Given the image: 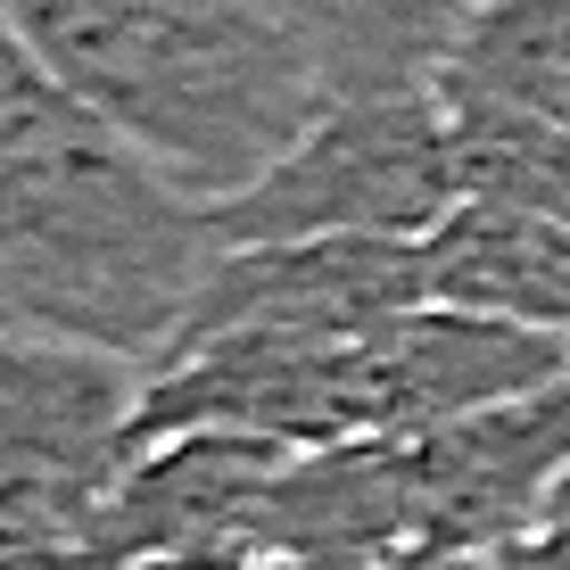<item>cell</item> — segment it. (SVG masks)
<instances>
[{"label":"cell","instance_id":"9","mask_svg":"<svg viewBox=\"0 0 570 570\" xmlns=\"http://www.w3.org/2000/svg\"><path fill=\"white\" fill-rule=\"evenodd\" d=\"M446 116H529L570 132V0H480L430 75Z\"/></svg>","mask_w":570,"mask_h":570},{"label":"cell","instance_id":"1","mask_svg":"<svg viewBox=\"0 0 570 570\" xmlns=\"http://www.w3.org/2000/svg\"><path fill=\"white\" fill-rule=\"evenodd\" d=\"M207 265V207L0 26V340L149 364Z\"/></svg>","mask_w":570,"mask_h":570},{"label":"cell","instance_id":"8","mask_svg":"<svg viewBox=\"0 0 570 570\" xmlns=\"http://www.w3.org/2000/svg\"><path fill=\"white\" fill-rule=\"evenodd\" d=\"M422 289L439 306L504 314L570 340V224L504 199H463L422 240Z\"/></svg>","mask_w":570,"mask_h":570},{"label":"cell","instance_id":"10","mask_svg":"<svg viewBox=\"0 0 570 570\" xmlns=\"http://www.w3.org/2000/svg\"><path fill=\"white\" fill-rule=\"evenodd\" d=\"M273 9L306 42L331 100H381V91H430L480 0H273Z\"/></svg>","mask_w":570,"mask_h":570},{"label":"cell","instance_id":"5","mask_svg":"<svg viewBox=\"0 0 570 570\" xmlns=\"http://www.w3.org/2000/svg\"><path fill=\"white\" fill-rule=\"evenodd\" d=\"M298 446L282 439H240V430H183V439L132 446L108 497L91 504L75 554L91 570H132L157 554H215V546H248L265 488Z\"/></svg>","mask_w":570,"mask_h":570},{"label":"cell","instance_id":"2","mask_svg":"<svg viewBox=\"0 0 570 570\" xmlns=\"http://www.w3.org/2000/svg\"><path fill=\"white\" fill-rule=\"evenodd\" d=\"M0 26L199 207L331 108L273 0H0Z\"/></svg>","mask_w":570,"mask_h":570},{"label":"cell","instance_id":"12","mask_svg":"<svg viewBox=\"0 0 570 570\" xmlns=\"http://www.w3.org/2000/svg\"><path fill=\"white\" fill-rule=\"evenodd\" d=\"M546 521H570V471H562V488H554V513Z\"/></svg>","mask_w":570,"mask_h":570},{"label":"cell","instance_id":"13","mask_svg":"<svg viewBox=\"0 0 570 570\" xmlns=\"http://www.w3.org/2000/svg\"><path fill=\"white\" fill-rule=\"evenodd\" d=\"M17 347H26V340H0V381H9V364H17Z\"/></svg>","mask_w":570,"mask_h":570},{"label":"cell","instance_id":"4","mask_svg":"<svg viewBox=\"0 0 570 570\" xmlns=\"http://www.w3.org/2000/svg\"><path fill=\"white\" fill-rule=\"evenodd\" d=\"M554 372H570V340H554V331L422 298L347 347V430L356 439H422V430L521 397Z\"/></svg>","mask_w":570,"mask_h":570},{"label":"cell","instance_id":"3","mask_svg":"<svg viewBox=\"0 0 570 570\" xmlns=\"http://www.w3.org/2000/svg\"><path fill=\"white\" fill-rule=\"evenodd\" d=\"M463 207L446 116L430 91L331 100L257 183L207 199L215 248H289V240H430Z\"/></svg>","mask_w":570,"mask_h":570},{"label":"cell","instance_id":"7","mask_svg":"<svg viewBox=\"0 0 570 570\" xmlns=\"http://www.w3.org/2000/svg\"><path fill=\"white\" fill-rule=\"evenodd\" d=\"M422 538L414 504V439H340L298 446L265 488L248 546L314 570H372L381 554Z\"/></svg>","mask_w":570,"mask_h":570},{"label":"cell","instance_id":"6","mask_svg":"<svg viewBox=\"0 0 570 570\" xmlns=\"http://www.w3.org/2000/svg\"><path fill=\"white\" fill-rule=\"evenodd\" d=\"M570 471V372L497 397L480 414L414 439V504L430 546L497 554L521 529L554 513V488Z\"/></svg>","mask_w":570,"mask_h":570},{"label":"cell","instance_id":"11","mask_svg":"<svg viewBox=\"0 0 570 570\" xmlns=\"http://www.w3.org/2000/svg\"><path fill=\"white\" fill-rule=\"evenodd\" d=\"M372 570H497V554H463V546H430V538H414V546H397V554H381Z\"/></svg>","mask_w":570,"mask_h":570}]
</instances>
